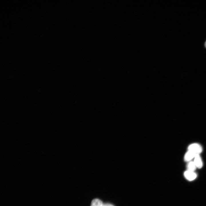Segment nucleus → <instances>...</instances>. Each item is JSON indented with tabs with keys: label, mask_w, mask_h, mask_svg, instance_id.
Listing matches in <instances>:
<instances>
[{
	"label": "nucleus",
	"mask_w": 206,
	"mask_h": 206,
	"mask_svg": "<svg viewBox=\"0 0 206 206\" xmlns=\"http://www.w3.org/2000/svg\"><path fill=\"white\" fill-rule=\"evenodd\" d=\"M188 150L190 151L195 154H199L202 151V146L197 143H193L190 145L188 147Z\"/></svg>",
	"instance_id": "nucleus-1"
},
{
	"label": "nucleus",
	"mask_w": 206,
	"mask_h": 206,
	"mask_svg": "<svg viewBox=\"0 0 206 206\" xmlns=\"http://www.w3.org/2000/svg\"><path fill=\"white\" fill-rule=\"evenodd\" d=\"M184 175L187 179L190 181L194 180L197 177V175L194 172L188 170L185 172Z\"/></svg>",
	"instance_id": "nucleus-2"
},
{
	"label": "nucleus",
	"mask_w": 206,
	"mask_h": 206,
	"mask_svg": "<svg viewBox=\"0 0 206 206\" xmlns=\"http://www.w3.org/2000/svg\"><path fill=\"white\" fill-rule=\"evenodd\" d=\"M197 168H201L203 166V163L201 159L199 154H197L194 158L193 161Z\"/></svg>",
	"instance_id": "nucleus-3"
},
{
	"label": "nucleus",
	"mask_w": 206,
	"mask_h": 206,
	"mask_svg": "<svg viewBox=\"0 0 206 206\" xmlns=\"http://www.w3.org/2000/svg\"><path fill=\"white\" fill-rule=\"evenodd\" d=\"M196 154L189 151L186 153L184 157V160L186 162H189L193 159L194 158Z\"/></svg>",
	"instance_id": "nucleus-4"
},
{
	"label": "nucleus",
	"mask_w": 206,
	"mask_h": 206,
	"mask_svg": "<svg viewBox=\"0 0 206 206\" xmlns=\"http://www.w3.org/2000/svg\"><path fill=\"white\" fill-rule=\"evenodd\" d=\"M103 204L101 200L98 199H95L92 201L90 206H102Z\"/></svg>",
	"instance_id": "nucleus-5"
},
{
	"label": "nucleus",
	"mask_w": 206,
	"mask_h": 206,
	"mask_svg": "<svg viewBox=\"0 0 206 206\" xmlns=\"http://www.w3.org/2000/svg\"><path fill=\"white\" fill-rule=\"evenodd\" d=\"M187 170L194 172L197 167L193 161H189L187 165Z\"/></svg>",
	"instance_id": "nucleus-6"
},
{
	"label": "nucleus",
	"mask_w": 206,
	"mask_h": 206,
	"mask_svg": "<svg viewBox=\"0 0 206 206\" xmlns=\"http://www.w3.org/2000/svg\"><path fill=\"white\" fill-rule=\"evenodd\" d=\"M102 206H114L113 205L108 203H106L104 204H103Z\"/></svg>",
	"instance_id": "nucleus-7"
},
{
	"label": "nucleus",
	"mask_w": 206,
	"mask_h": 206,
	"mask_svg": "<svg viewBox=\"0 0 206 206\" xmlns=\"http://www.w3.org/2000/svg\"><path fill=\"white\" fill-rule=\"evenodd\" d=\"M205 47H206V41L205 43Z\"/></svg>",
	"instance_id": "nucleus-8"
}]
</instances>
